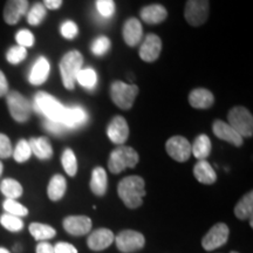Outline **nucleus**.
I'll use <instances>...</instances> for the list:
<instances>
[{
	"label": "nucleus",
	"instance_id": "nucleus-12",
	"mask_svg": "<svg viewBox=\"0 0 253 253\" xmlns=\"http://www.w3.org/2000/svg\"><path fill=\"white\" fill-rule=\"evenodd\" d=\"M107 135L113 143H125L129 136V126L126 119L122 116H115L107 126Z\"/></svg>",
	"mask_w": 253,
	"mask_h": 253
},
{
	"label": "nucleus",
	"instance_id": "nucleus-21",
	"mask_svg": "<svg viewBox=\"0 0 253 253\" xmlns=\"http://www.w3.org/2000/svg\"><path fill=\"white\" fill-rule=\"evenodd\" d=\"M168 17V12L164 6L160 4H153L145 6L141 9V18L145 24L157 25L163 23Z\"/></svg>",
	"mask_w": 253,
	"mask_h": 253
},
{
	"label": "nucleus",
	"instance_id": "nucleus-4",
	"mask_svg": "<svg viewBox=\"0 0 253 253\" xmlns=\"http://www.w3.org/2000/svg\"><path fill=\"white\" fill-rule=\"evenodd\" d=\"M138 154L131 147L121 145L112 151L108 160L109 171L120 173L126 168H134L138 163Z\"/></svg>",
	"mask_w": 253,
	"mask_h": 253
},
{
	"label": "nucleus",
	"instance_id": "nucleus-41",
	"mask_svg": "<svg viewBox=\"0 0 253 253\" xmlns=\"http://www.w3.org/2000/svg\"><path fill=\"white\" fill-rule=\"evenodd\" d=\"M43 126H45L46 130L52 132L54 135H61L65 134L66 131L68 130V128L61 121H54V120H48L46 119L45 122H43Z\"/></svg>",
	"mask_w": 253,
	"mask_h": 253
},
{
	"label": "nucleus",
	"instance_id": "nucleus-40",
	"mask_svg": "<svg viewBox=\"0 0 253 253\" xmlns=\"http://www.w3.org/2000/svg\"><path fill=\"white\" fill-rule=\"evenodd\" d=\"M15 40H17L18 46L25 47H32L34 45V36L31 31L28 30H21L19 31L15 36Z\"/></svg>",
	"mask_w": 253,
	"mask_h": 253
},
{
	"label": "nucleus",
	"instance_id": "nucleus-15",
	"mask_svg": "<svg viewBox=\"0 0 253 253\" xmlns=\"http://www.w3.org/2000/svg\"><path fill=\"white\" fill-rule=\"evenodd\" d=\"M162 50V41L156 34H149L145 37L144 42L140 48V56L145 62H154L158 59Z\"/></svg>",
	"mask_w": 253,
	"mask_h": 253
},
{
	"label": "nucleus",
	"instance_id": "nucleus-42",
	"mask_svg": "<svg viewBox=\"0 0 253 253\" xmlns=\"http://www.w3.org/2000/svg\"><path fill=\"white\" fill-rule=\"evenodd\" d=\"M60 32H61L62 37L66 38V39H74V38L78 36L79 28L74 21L67 20L61 25V27H60Z\"/></svg>",
	"mask_w": 253,
	"mask_h": 253
},
{
	"label": "nucleus",
	"instance_id": "nucleus-33",
	"mask_svg": "<svg viewBox=\"0 0 253 253\" xmlns=\"http://www.w3.org/2000/svg\"><path fill=\"white\" fill-rule=\"evenodd\" d=\"M27 21L32 26H38L42 23L46 17V7L40 2H37L27 12Z\"/></svg>",
	"mask_w": 253,
	"mask_h": 253
},
{
	"label": "nucleus",
	"instance_id": "nucleus-24",
	"mask_svg": "<svg viewBox=\"0 0 253 253\" xmlns=\"http://www.w3.org/2000/svg\"><path fill=\"white\" fill-rule=\"evenodd\" d=\"M32 154H34L39 160H49L53 156V149L50 142L47 137H32L30 141Z\"/></svg>",
	"mask_w": 253,
	"mask_h": 253
},
{
	"label": "nucleus",
	"instance_id": "nucleus-19",
	"mask_svg": "<svg viewBox=\"0 0 253 253\" xmlns=\"http://www.w3.org/2000/svg\"><path fill=\"white\" fill-rule=\"evenodd\" d=\"M50 71V66L48 60L45 56H40L37 59V61L34 62V65L32 66V69L30 72V77L28 80L34 86H40V84H45L47 79H48Z\"/></svg>",
	"mask_w": 253,
	"mask_h": 253
},
{
	"label": "nucleus",
	"instance_id": "nucleus-44",
	"mask_svg": "<svg viewBox=\"0 0 253 253\" xmlns=\"http://www.w3.org/2000/svg\"><path fill=\"white\" fill-rule=\"evenodd\" d=\"M53 248H54V253H78V250L74 246L66 242L56 243Z\"/></svg>",
	"mask_w": 253,
	"mask_h": 253
},
{
	"label": "nucleus",
	"instance_id": "nucleus-46",
	"mask_svg": "<svg viewBox=\"0 0 253 253\" xmlns=\"http://www.w3.org/2000/svg\"><path fill=\"white\" fill-rule=\"evenodd\" d=\"M37 253H54V248L47 242H40L37 245Z\"/></svg>",
	"mask_w": 253,
	"mask_h": 253
},
{
	"label": "nucleus",
	"instance_id": "nucleus-9",
	"mask_svg": "<svg viewBox=\"0 0 253 253\" xmlns=\"http://www.w3.org/2000/svg\"><path fill=\"white\" fill-rule=\"evenodd\" d=\"M116 246L123 253H131L141 250L145 244L144 236L137 231L125 230L115 238Z\"/></svg>",
	"mask_w": 253,
	"mask_h": 253
},
{
	"label": "nucleus",
	"instance_id": "nucleus-49",
	"mask_svg": "<svg viewBox=\"0 0 253 253\" xmlns=\"http://www.w3.org/2000/svg\"><path fill=\"white\" fill-rule=\"evenodd\" d=\"M2 171H4V166H2V163L0 162V176L2 175Z\"/></svg>",
	"mask_w": 253,
	"mask_h": 253
},
{
	"label": "nucleus",
	"instance_id": "nucleus-14",
	"mask_svg": "<svg viewBox=\"0 0 253 253\" xmlns=\"http://www.w3.org/2000/svg\"><path fill=\"white\" fill-rule=\"evenodd\" d=\"M63 229L72 236H84L91 230V219L86 216H69L63 219Z\"/></svg>",
	"mask_w": 253,
	"mask_h": 253
},
{
	"label": "nucleus",
	"instance_id": "nucleus-38",
	"mask_svg": "<svg viewBox=\"0 0 253 253\" xmlns=\"http://www.w3.org/2000/svg\"><path fill=\"white\" fill-rule=\"evenodd\" d=\"M26 56L27 50L25 47L14 46L8 49L7 54H6V59H7V61L9 63H12V65H18V63H20L23 60L26 59Z\"/></svg>",
	"mask_w": 253,
	"mask_h": 253
},
{
	"label": "nucleus",
	"instance_id": "nucleus-13",
	"mask_svg": "<svg viewBox=\"0 0 253 253\" xmlns=\"http://www.w3.org/2000/svg\"><path fill=\"white\" fill-rule=\"evenodd\" d=\"M28 0H7L4 8V20L8 25H15L28 12Z\"/></svg>",
	"mask_w": 253,
	"mask_h": 253
},
{
	"label": "nucleus",
	"instance_id": "nucleus-50",
	"mask_svg": "<svg viewBox=\"0 0 253 253\" xmlns=\"http://www.w3.org/2000/svg\"><path fill=\"white\" fill-rule=\"evenodd\" d=\"M231 253H238V252H236V251H232Z\"/></svg>",
	"mask_w": 253,
	"mask_h": 253
},
{
	"label": "nucleus",
	"instance_id": "nucleus-31",
	"mask_svg": "<svg viewBox=\"0 0 253 253\" xmlns=\"http://www.w3.org/2000/svg\"><path fill=\"white\" fill-rule=\"evenodd\" d=\"M61 162H62L63 169H65V171L67 172V175H69L71 177H74L77 175L78 161H77V157H75L74 151L69 149V148L65 149L61 156Z\"/></svg>",
	"mask_w": 253,
	"mask_h": 253
},
{
	"label": "nucleus",
	"instance_id": "nucleus-2",
	"mask_svg": "<svg viewBox=\"0 0 253 253\" xmlns=\"http://www.w3.org/2000/svg\"><path fill=\"white\" fill-rule=\"evenodd\" d=\"M82 65H84V56L78 50H71L63 55L60 61V73H61L63 86L67 89H74Z\"/></svg>",
	"mask_w": 253,
	"mask_h": 253
},
{
	"label": "nucleus",
	"instance_id": "nucleus-18",
	"mask_svg": "<svg viewBox=\"0 0 253 253\" xmlns=\"http://www.w3.org/2000/svg\"><path fill=\"white\" fill-rule=\"evenodd\" d=\"M88 121V114L80 106L66 107L65 116H63L62 123L68 129H75L84 126Z\"/></svg>",
	"mask_w": 253,
	"mask_h": 253
},
{
	"label": "nucleus",
	"instance_id": "nucleus-16",
	"mask_svg": "<svg viewBox=\"0 0 253 253\" xmlns=\"http://www.w3.org/2000/svg\"><path fill=\"white\" fill-rule=\"evenodd\" d=\"M115 240V236L112 231L108 229H97L93 231L88 237L87 244L88 248L93 251H102V250L109 248Z\"/></svg>",
	"mask_w": 253,
	"mask_h": 253
},
{
	"label": "nucleus",
	"instance_id": "nucleus-35",
	"mask_svg": "<svg viewBox=\"0 0 253 253\" xmlns=\"http://www.w3.org/2000/svg\"><path fill=\"white\" fill-rule=\"evenodd\" d=\"M0 223L5 227L6 230L11 231V232H19L24 229V221L20 217L13 216V214L5 213L0 218Z\"/></svg>",
	"mask_w": 253,
	"mask_h": 253
},
{
	"label": "nucleus",
	"instance_id": "nucleus-1",
	"mask_svg": "<svg viewBox=\"0 0 253 253\" xmlns=\"http://www.w3.org/2000/svg\"><path fill=\"white\" fill-rule=\"evenodd\" d=\"M144 179L140 176H129L119 183L118 194L126 208H140L145 196Z\"/></svg>",
	"mask_w": 253,
	"mask_h": 253
},
{
	"label": "nucleus",
	"instance_id": "nucleus-8",
	"mask_svg": "<svg viewBox=\"0 0 253 253\" xmlns=\"http://www.w3.org/2000/svg\"><path fill=\"white\" fill-rule=\"evenodd\" d=\"M210 4L209 0H188L185 5L184 15L191 26H201L209 18Z\"/></svg>",
	"mask_w": 253,
	"mask_h": 253
},
{
	"label": "nucleus",
	"instance_id": "nucleus-25",
	"mask_svg": "<svg viewBox=\"0 0 253 253\" xmlns=\"http://www.w3.org/2000/svg\"><path fill=\"white\" fill-rule=\"evenodd\" d=\"M108 186V178H107V172L103 168L97 167L95 168L91 172L90 179V190L94 195L103 196L107 191Z\"/></svg>",
	"mask_w": 253,
	"mask_h": 253
},
{
	"label": "nucleus",
	"instance_id": "nucleus-28",
	"mask_svg": "<svg viewBox=\"0 0 253 253\" xmlns=\"http://www.w3.org/2000/svg\"><path fill=\"white\" fill-rule=\"evenodd\" d=\"M253 213V192L250 191L237 203L235 208V214L238 219H248Z\"/></svg>",
	"mask_w": 253,
	"mask_h": 253
},
{
	"label": "nucleus",
	"instance_id": "nucleus-48",
	"mask_svg": "<svg viewBox=\"0 0 253 253\" xmlns=\"http://www.w3.org/2000/svg\"><path fill=\"white\" fill-rule=\"evenodd\" d=\"M0 253H11L8 251V250H6L4 248H0Z\"/></svg>",
	"mask_w": 253,
	"mask_h": 253
},
{
	"label": "nucleus",
	"instance_id": "nucleus-36",
	"mask_svg": "<svg viewBox=\"0 0 253 253\" xmlns=\"http://www.w3.org/2000/svg\"><path fill=\"white\" fill-rule=\"evenodd\" d=\"M2 208L6 211V213L13 214V216L17 217H25L28 214L27 208H25L23 204H20L19 202L15 201V199H7L2 203Z\"/></svg>",
	"mask_w": 253,
	"mask_h": 253
},
{
	"label": "nucleus",
	"instance_id": "nucleus-26",
	"mask_svg": "<svg viewBox=\"0 0 253 253\" xmlns=\"http://www.w3.org/2000/svg\"><path fill=\"white\" fill-rule=\"evenodd\" d=\"M66 189H67V182L66 178L61 175H54L50 178L47 194L50 201L58 202L65 196Z\"/></svg>",
	"mask_w": 253,
	"mask_h": 253
},
{
	"label": "nucleus",
	"instance_id": "nucleus-29",
	"mask_svg": "<svg viewBox=\"0 0 253 253\" xmlns=\"http://www.w3.org/2000/svg\"><path fill=\"white\" fill-rule=\"evenodd\" d=\"M30 232L38 242H46L54 238L56 235V231L52 226L41 223H32L30 225Z\"/></svg>",
	"mask_w": 253,
	"mask_h": 253
},
{
	"label": "nucleus",
	"instance_id": "nucleus-17",
	"mask_svg": "<svg viewBox=\"0 0 253 253\" xmlns=\"http://www.w3.org/2000/svg\"><path fill=\"white\" fill-rule=\"evenodd\" d=\"M212 130L213 134L216 135L219 140L229 142V143L233 144L235 147H240V145L243 144V137L229 125V123L217 120V121L213 122Z\"/></svg>",
	"mask_w": 253,
	"mask_h": 253
},
{
	"label": "nucleus",
	"instance_id": "nucleus-34",
	"mask_svg": "<svg viewBox=\"0 0 253 253\" xmlns=\"http://www.w3.org/2000/svg\"><path fill=\"white\" fill-rule=\"evenodd\" d=\"M12 156L14 157V160L17 161L18 163H24L30 160V157L32 156V150H31L28 141L26 140L19 141L18 144L15 145Z\"/></svg>",
	"mask_w": 253,
	"mask_h": 253
},
{
	"label": "nucleus",
	"instance_id": "nucleus-10",
	"mask_svg": "<svg viewBox=\"0 0 253 253\" xmlns=\"http://www.w3.org/2000/svg\"><path fill=\"white\" fill-rule=\"evenodd\" d=\"M229 235L230 230L226 224L217 223L209 230V232L202 239V245L207 251H213V250L226 244Z\"/></svg>",
	"mask_w": 253,
	"mask_h": 253
},
{
	"label": "nucleus",
	"instance_id": "nucleus-27",
	"mask_svg": "<svg viewBox=\"0 0 253 253\" xmlns=\"http://www.w3.org/2000/svg\"><path fill=\"white\" fill-rule=\"evenodd\" d=\"M211 148L212 145L208 135H199L191 145V154H194V156L199 161L205 160L210 155Z\"/></svg>",
	"mask_w": 253,
	"mask_h": 253
},
{
	"label": "nucleus",
	"instance_id": "nucleus-32",
	"mask_svg": "<svg viewBox=\"0 0 253 253\" xmlns=\"http://www.w3.org/2000/svg\"><path fill=\"white\" fill-rule=\"evenodd\" d=\"M77 82H79L86 89H94L97 84L96 72L93 68L81 69L77 78Z\"/></svg>",
	"mask_w": 253,
	"mask_h": 253
},
{
	"label": "nucleus",
	"instance_id": "nucleus-45",
	"mask_svg": "<svg viewBox=\"0 0 253 253\" xmlns=\"http://www.w3.org/2000/svg\"><path fill=\"white\" fill-rule=\"evenodd\" d=\"M8 93V82L6 80L5 74L0 71V97L5 96Z\"/></svg>",
	"mask_w": 253,
	"mask_h": 253
},
{
	"label": "nucleus",
	"instance_id": "nucleus-47",
	"mask_svg": "<svg viewBox=\"0 0 253 253\" xmlns=\"http://www.w3.org/2000/svg\"><path fill=\"white\" fill-rule=\"evenodd\" d=\"M62 0H43V6L48 9H58L61 7Z\"/></svg>",
	"mask_w": 253,
	"mask_h": 253
},
{
	"label": "nucleus",
	"instance_id": "nucleus-7",
	"mask_svg": "<svg viewBox=\"0 0 253 253\" xmlns=\"http://www.w3.org/2000/svg\"><path fill=\"white\" fill-rule=\"evenodd\" d=\"M229 125L242 137H251L253 134V118L249 109L244 107H235L227 115Z\"/></svg>",
	"mask_w": 253,
	"mask_h": 253
},
{
	"label": "nucleus",
	"instance_id": "nucleus-37",
	"mask_svg": "<svg viewBox=\"0 0 253 253\" xmlns=\"http://www.w3.org/2000/svg\"><path fill=\"white\" fill-rule=\"evenodd\" d=\"M96 9L102 18H112L115 13V2L114 0H96Z\"/></svg>",
	"mask_w": 253,
	"mask_h": 253
},
{
	"label": "nucleus",
	"instance_id": "nucleus-22",
	"mask_svg": "<svg viewBox=\"0 0 253 253\" xmlns=\"http://www.w3.org/2000/svg\"><path fill=\"white\" fill-rule=\"evenodd\" d=\"M214 102L213 94L205 88H197L189 95L190 106L196 109H208Z\"/></svg>",
	"mask_w": 253,
	"mask_h": 253
},
{
	"label": "nucleus",
	"instance_id": "nucleus-11",
	"mask_svg": "<svg viewBox=\"0 0 253 253\" xmlns=\"http://www.w3.org/2000/svg\"><path fill=\"white\" fill-rule=\"evenodd\" d=\"M167 153L177 162H186L191 156V144L183 136H172L167 141Z\"/></svg>",
	"mask_w": 253,
	"mask_h": 253
},
{
	"label": "nucleus",
	"instance_id": "nucleus-3",
	"mask_svg": "<svg viewBox=\"0 0 253 253\" xmlns=\"http://www.w3.org/2000/svg\"><path fill=\"white\" fill-rule=\"evenodd\" d=\"M33 107L38 113L43 114L48 120L62 122L63 116H65L66 107L60 103L54 96L45 93V91H39L36 95Z\"/></svg>",
	"mask_w": 253,
	"mask_h": 253
},
{
	"label": "nucleus",
	"instance_id": "nucleus-20",
	"mask_svg": "<svg viewBox=\"0 0 253 253\" xmlns=\"http://www.w3.org/2000/svg\"><path fill=\"white\" fill-rule=\"evenodd\" d=\"M142 25L136 18H130L126 21L123 26V39L126 43L130 47H135L137 43H140L142 39Z\"/></svg>",
	"mask_w": 253,
	"mask_h": 253
},
{
	"label": "nucleus",
	"instance_id": "nucleus-23",
	"mask_svg": "<svg viewBox=\"0 0 253 253\" xmlns=\"http://www.w3.org/2000/svg\"><path fill=\"white\" fill-rule=\"evenodd\" d=\"M194 175L196 179L202 184H213L217 179L216 171L208 161H198L194 168Z\"/></svg>",
	"mask_w": 253,
	"mask_h": 253
},
{
	"label": "nucleus",
	"instance_id": "nucleus-30",
	"mask_svg": "<svg viewBox=\"0 0 253 253\" xmlns=\"http://www.w3.org/2000/svg\"><path fill=\"white\" fill-rule=\"evenodd\" d=\"M0 191L7 199H17L23 195V186L15 179L5 178L0 184Z\"/></svg>",
	"mask_w": 253,
	"mask_h": 253
},
{
	"label": "nucleus",
	"instance_id": "nucleus-5",
	"mask_svg": "<svg viewBox=\"0 0 253 253\" xmlns=\"http://www.w3.org/2000/svg\"><path fill=\"white\" fill-rule=\"evenodd\" d=\"M138 94V87L136 84H128L122 81H114L110 87V96L113 102L121 109L128 110L134 104Z\"/></svg>",
	"mask_w": 253,
	"mask_h": 253
},
{
	"label": "nucleus",
	"instance_id": "nucleus-39",
	"mask_svg": "<svg viewBox=\"0 0 253 253\" xmlns=\"http://www.w3.org/2000/svg\"><path fill=\"white\" fill-rule=\"evenodd\" d=\"M110 49V40L107 37L101 36L96 38L91 43V52L95 55H103Z\"/></svg>",
	"mask_w": 253,
	"mask_h": 253
},
{
	"label": "nucleus",
	"instance_id": "nucleus-6",
	"mask_svg": "<svg viewBox=\"0 0 253 253\" xmlns=\"http://www.w3.org/2000/svg\"><path fill=\"white\" fill-rule=\"evenodd\" d=\"M6 100L9 114L15 121L20 123L28 121L32 114V104L24 95L17 90H11L6 95Z\"/></svg>",
	"mask_w": 253,
	"mask_h": 253
},
{
	"label": "nucleus",
	"instance_id": "nucleus-43",
	"mask_svg": "<svg viewBox=\"0 0 253 253\" xmlns=\"http://www.w3.org/2000/svg\"><path fill=\"white\" fill-rule=\"evenodd\" d=\"M13 154V148L9 138L4 134H0V158H8Z\"/></svg>",
	"mask_w": 253,
	"mask_h": 253
}]
</instances>
